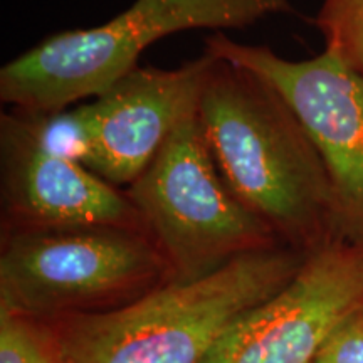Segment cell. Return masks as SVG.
I'll return each mask as SVG.
<instances>
[{
    "mask_svg": "<svg viewBox=\"0 0 363 363\" xmlns=\"http://www.w3.org/2000/svg\"><path fill=\"white\" fill-rule=\"evenodd\" d=\"M293 11L291 0H135L101 26L52 34L9 61L0 69V99L27 113L66 110L104 93L167 35L242 29Z\"/></svg>",
    "mask_w": 363,
    "mask_h": 363,
    "instance_id": "cell-3",
    "label": "cell"
},
{
    "mask_svg": "<svg viewBox=\"0 0 363 363\" xmlns=\"http://www.w3.org/2000/svg\"><path fill=\"white\" fill-rule=\"evenodd\" d=\"M0 203L4 230H145L125 190L44 148L17 110L0 116Z\"/></svg>",
    "mask_w": 363,
    "mask_h": 363,
    "instance_id": "cell-8",
    "label": "cell"
},
{
    "mask_svg": "<svg viewBox=\"0 0 363 363\" xmlns=\"http://www.w3.org/2000/svg\"><path fill=\"white\" fill-rule=\"evenodd\" d=\"M315 26L325 51L363 76V0H323Z\"/></svg>",
    "mask_w": 363,
    "mask_h": 363,
    "instance_id": "cell-12",
    "label": "cell"
},
{
    "mask_svg": "<svg viewBox=\"0 0 363 363\" xmlns=\"http://www.w3.org/2000/svg\"><path fill=\"white\" fill-rule=\"evenodd\" d=\"M214 56L203 52L175 69L135 67L86 110L93 148L86 167L115 187H130L172 133L199 115Z\"/></svg>",
    "mask_w": 363,
    "mask_h": 363,
    "instance_id": "cell-9",
    "label": "cell"
},
{
    "mask_svg": "<svg viewBox=\"0 0 363 363\" xmlns=\"http://www.w3.org/2000/svg\"><path fill=\"white\" fill-rule=\"evenodd\" d=\"M305 252H249L212 274L169 281L123 306L52 320L66 363H203L222 335L296 274Z\"/></svg>",
    "mask_w": 363,
    "mask_h": 363,
    "instance_id": "cell-2",
    "label": "cell"
},
{
    "mask_svg": "<svg viewBox=\"0 0 363 363\" xmlns=\"http://www.w3.org/2000/svg\"><path fill=\"white\" fill-rule=\"evenodd\" d=\"M172 281L145 230H4L0 308L39 320L123 306Z\"/></svg>",
    "mask_w": 363,
    "mask_h": 363,
    "instance_id": "cell-5",
    "label": "cell"
},
{
    "mask_svg": "<svg viewBox=\"0 0 363 363\" xmlns=\"http://www.w3.org/2000/svg\"><path fill=\"white\" fill-rule=\"evenodd\" d=\"M206 51L274 86L320 153L335 199L337 238L363 249V76L328 51L291 61L267 45L214 33Z\"/></svg>",
    "mask_w": 363,
    "mask_h": 363,
    "instance_id": "cell-6",
    "label": "cell"
},
{
    "mask_svg": "<svg viewBox=\"0 0 363 363\" xmlns=\"http://www.w3.org/2000/svg\"><path fill=\"white\" fill-rule=\"evenodd\" d=\"M313 363H363V306L335 326Z\"/></svg>",
    "mask_w": 363,
    "mask_h": 363,
    "instance_id": "cell-13",
    "label": "cell"
},
{
    "mask_svg": "<svg viewBox=\"0 0 363 363\" xmlns=\"http://www.w3.org/2000/svg\"><path fill=\"white\" fill-rule=\"evenodd\" d=\"M199 121L227 187L281 242L306 254L338 239L320 153L274 86L214 56Z\"/></svg>",
    "mask_w": 363,
    "mask_h": 363,
    "instance_id": "cell-1",
    "label": "cell"
},
{
    "mask_svg": "<svg viewBox=\"0 0 363 363\" xmlns=\"http://www.w3.org/2000/svg\"><path fill=\"white\" fill-rule=\"evenodd\" d=\"M125 192L172 281L201 279L244 254L284 244L227 187L199 115L172 133Z\"/></svg>",
    "mask_w": 363,
    "mask_h": 363,
    "instance_id": "cell-4",
    "label": "cell"
},
{
    "mask_svg": "<svg viewBox=\"0 0 363 363\" xmlns=\"http://www.w3.org/2000/svg\"><path fill=\"white\" fill-rule=\"evenodd\" d=\"M21 113L44 148L86 165L93 148V131L86 103L76 104L71 110L66 108L51 113Z\"/></svg>",
    "mask_w": 363,
    "mask_h": 363,
    "instance_id": "cell-11",
    "label": "cell"
},
{
    "mask_svg": "<svg viewBox=\"0 0 363 363\" xmlns=\"http://www.w3.org/2000/svg\"><path fill=\"white\" fill-rule=\"evenodd\" d=\"M363 306V249L331 239L278 293L239 316L203 363H313L345 316Z\"/></svg>",
    "mask_w": 363,
    "mask_h": 363,
    "instance_id": "cell-7",
    "label": "cell"
},
{
    "mask_svg": "<svg viewBox=\"0 0 363 363\" xmlns=\"http://www.w3.org/2000/svg\"><path fill=\"white\" fill-rule=\"evenodd\" d=\"M0 363H66L51 321L0 308Z\"/></svg>",
    "mask_w": 363,
    "mask_h": 363,
    "instance_id": "cell-10",
    "label": "cell"
}]
</instances>
